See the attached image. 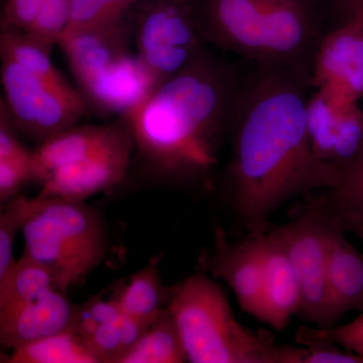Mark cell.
Segmentation results:
<instances>
[{"instance_id": "1", "label": "cell", "mask_w": 363, "mask_h": 363, "mask_svg": "<svg viewBox=\"0 0 363 363\" xmlns=\"http://www.w3.org/2000/svg\"><path fill=\"white\" fill-rule=\"evenodd\" d=\"M241 83L229 138L225 199L248 235L269 231L272 215L314 190H330L338 169L313 152L307 130L311 82L276 67L252 65Z\"/></svg>"}, {"instance_id": "2", "label": "cell", "mask_w": 363, "mask_h": 363, "mask_svg": "<svg viewBox=\"0 0 363 363\" xmlns=\"http://www.w3.org/2000/svg\"><path fill=\"white\" fill-rule=\"evenodd\" d=\"M245 75L203 47L124 116L138 156L164 180L208 183L230 136Z\"/></svg>"}, {"instance_id": "3", "label": "cell", "mask_w": 363, "mask_h": 363, "mask_svg": "<svg viewBox=\"0 0 363 363\" xmlns=\"http://www.w3.org/2000/svg\"><path fill=\"white\" fill-rule=\"evenodd\" d=\"M203 40L311 82L323 35L316 0H192Z\"/></svg>"}, {"instance_id": "4", "label": "cell", "mask_w": 363, "mask_h": 363, "mask_svg": "<svg viewBox=\"0 0 363 363\" xmlns=\"http://www.w3.org/2000/svg\"><path fill=\"white\" fill-rule=\"evenodd\" d=\"M167 308L189 362L292 363L293 346L279 345L264 329L242 326L220 286L204 272L171 286Z\"/></svg>"}, {"instance_id": "5", "label": "cell", "mask_w": 363, "mask_h": 363, "mask_svg": "<svg viewBox=\"0 0 363 363\" xmlns=\"http://www.w3.org/2000/svg\"><path fill=\"white\" fill-rule=\"evenodd\" d=\"M135 142L124 126H73L33 152L38 197L85 201L116 187L125 177Z\"/></svg>"}, {"instance_id": "6", "label": "cell", "mask_w": 363, "mask_h": 363, "mask_svg": "<svg viewBox=\"0 0 363 363\" xmlns=\"http://www.w3.org/2000/svg\"><path fill=\"white\" fill-rule=\"evenodd\" d=\"M21 231L23 255L45 267L62 292L82 284L106 255L104 222L85 201L37 196Z\"/></svg>"}, {"instance_id": "7", "label": "cell", "mask_w": 363, "mask_h": 363, "mask_svg": "<svg viewBox=\"0 0 363 363\" xmlns=\"http://www.w3.org/2000/svg\"><path fill=\"white\" fill-rule=\"evenodd\" d=\"M332 226L330 209L322 191L300 216L276 229L300 286L298 316L320 328H330L327 264Z\"/></svg>"}, {"instance_id": "8", "label": "cell", "mask_w": 363, "mask_h": 363, "mask_svg": "<svg viewBox=\"0 0 363 363\" xmlns=\"http://www.w3.org/2000/svg\"><path fill=\"white\" fill-rule=\"evenodd\" d=\"M131 35L136 55L162 84L181 71L204 47L192 0H145Z\"/></svg>"}, {"instance_id": "9", "label": "cell", "mask_w": 363, "mask_h": 363, "mask_svg": "<svg viewBox=\"0 0 363 363\" xmlns=\"http://www.w3.org/2000/svg\"><path fill=\"white\" fill-rule=\"evenodd\" d=\"M1 83V102L13 126L40 143L73 128L84 114V98L78 92L60 90L4 57Z\"/></svg>"}, {"instance_id": "10", "label": "cell", "mask_w": 363, "mask_h": 363, "mask_svg": "<svg viewBox=\"0 0 363 363\" xmlns=\"http://www.w3.org/2000/svg\"><path fill=\"white\" fill-rule=\"evenodd\" d=\"M307 130L313 152L339 173L363 145V111L358 102L315 89L307 100Z\"/></svg>"}, {"instance_id": "11", "label": "cell", "mask_w": 363, "mask_h": 363, "mask_svg": "<svg viewBox=\"0 0 363 363\" xmlns=\"http://www.w3.org/2000/svg\"><path fill=\"white\" fill-rule=\"evenodd\" d=\"M262 235L229 241L221 227L214 229L213 243L202 255L199 264L204 272L223 279L230 286L242 311L264 322V272Z\"/></svg>"}, {"instance_id": "12", "label": "cell", "mask_w": 363, "mask_h": 363, "mask_svg": "<svg viewBox=\"0 0 363 363\" xmlns=\"http://www.w3.org/2000/svg\"><path fill=\"white\" fill-rule=\"evenodd\" d=\"M311 85L350 101L363 99V14L324 32L313 64Z\"/></svg>"}, {"instance_id": "13", "label": "cell", "mask_w": 363, "mask_h": 363, "mask_svg": "<svg viewBox=\"0 0 363 363\" xmlns=\"http://www.w3.org/2000/svg\"><path fill=\"white\" fill-rule=\"evenodd\" d=\"M75 307L65 292L52 288L32 300L0 312V342L14 350L70 329Z\"/></svg>"}, {"instance_id": "14", "label": "cell", "mask_w": 363, "mask_h": 363, "mask_svg": "<svg viewBox=\"0 0 363 363\" xmlns=\"http://www.w3.org/2000/svg\"><path fill=\"white\" fill-rule=\"evenodd\" d=\"M157 86L138 55L130 51L105 66L81 88L98 111L124 116Z\"/></svg>"}, {"instance_id": "15", "label": "cell", "mask_w": 363, "mask_h": 363, "mask_svg": "<svg viewBox=\"0 0 363 363\" xmlns=\"http://www.w3.org/2000/svg\"><path fill=\"white\" fill-rule=\"evenodd\" d=\"M262 262L264 272V323L284 330L293 315L298 314L301 292L297 277L285 245L276 229L262 235Z\"/></svg>"}, {"instance_id": "16", "label": "cell", "mask_w": 363, "mask_h": 363, "mask_svg": "<svg viewBox=\"0 0 363 363\" xmlns=\"http://www.w3.org/2000/svg\"><path fill=\"white\" fill-rule=\"evenodd\" d=\"M130 26L123 21L104 28L64 32L58 44L82 86L113 60L130 52Z\"/></svg>"}, {"instance_id": "17", "label": "cell", "mask_w": 363, "mask_h": 363, "mask_svg": "<svg viewBox=\"0 0 363 363\" xmlns=\"http://www.w3.org/2000/svg\"><path fill=\"white\" fill-rule=\"evenodd\" d=\"M332 222L327 264L330 327L348 312L363 310V255L346 240L345 231Z\"/></svg>"}, {"instance_id": "18", "label": "cell", "mask_w": 363, "mask_h": 363, "mask_svg": "<svg viewBox=\"0 0 363 363\" xmlns=\"http://www.w3.org/2000/svg\"><path fill=\"white\" fill-rule=\"evenodd\" d=\"M157 262H152L131 274L111 296L124 314L145 324L154 321L171 294V286L162 285Z\"/></svg>"}, {"instance_id": "19", "label": "cell", "mask_w": 363, "mask_h": 363, "mask_svg": "<svg viewBox=\"0 0 363 363\" xmlns=\"http://www.w3.org/2000/svg\"><path fill=\"white\" fill-rule=\"evenodd\" d=\"M185 348L168 308H162L119 363H182Z\"/></svg>"}, {"instance_id": "20", "label": "cell", "mask_w": 363, "mask_h": 363, "mask_svg": "<svg viewBox=\"0 0 363 363\" xmlns=\"http://www.w3.org/2000/svg\"><path fill=\"white\" fill-rule=\"evenodd\" d=\"M9 363H100L87 344L71 329L13 350Z\"/></svg>"}, {"instance_id": "21", "label": "cell", "mask_w": 363, "mask_h": 363, "mask_svg": "<svg viewBox=\"0 0 363 363\" xmlns=\"http://www.w3.org/2000/svg\"><path fill=\"white\" fill-rule=\"evenodd\" d=\"M55 288L51 274L39 262L23 255L0 279V312L6 311Z\"/></svg>"}, {"instance_id": "22", "label": "cell", "mask_w": 363, "mask_h": 363, "mask_svg": "<svg viewBox=\"0 0 363 363\" xmlns=\"http://www.w3.org/2000/svg\"><path fill=\"white\" fill-rule=\"evenodd\" d=\"M332 220L338 226L363 221V145L352 161L340 172L336 187L324 191Z\"/></svg>"}, {"instance_id": "23", "label": "cell", "mask_w": 363, "mask_h": 363, "mask_svg": "<svg viewBox=\"0 0 363 363\" xmlns=\"http://www.w3.org/2000/svg\"><path fill=\"white\" fill-rule=\"evenodd\" d=\"M1 57L13 60L16 63L60 90L75 91L52 65L50 52L32 42L25 33L18 30H4L0 40Z\"/></svg>"}, {"instance_id": "24", "label": "cell", "mask_w": 363, "mask_h": 363, "mask_svg": "<svg viewBox=\"0 0 363 363\" xmlns=\"http://www.w3.org/2000/svg\"><path fill=\"white\" fill-rule=\"evenodd\" d=\"M149 326L123 313L100 325L85 342L100 363H119Z\"/></svg>"}, {"instance_id": "25", "label": "cell", "mask_w": 363, "mask_h": 363, "mask_svg": "<svg viewBox=\"0 0 363 363\" xmlns=\"http://www.w3.org/2000/svg\"><path fill=\"white\" fill-rule=\"evenodd\" d=\"M136 0H71L70 18L64 32L116 25Z\"/></svg>"}, {"instance_id": "26", "label": "cell", "mask_w": 363, "mask_h": 363, "mask_svg": "<svg viewBox=\"0 0 363 363\" xmlns=\"http://www.w3.org/2000/svg\"><path fill=\"white\" fill-rule=\"evenodd\" d=\"M35 207V198L16 196L6 203L0 214V279L6 276L16 264L13 245L18 231L23 230Z\"/></svg>"}, {"instance_id": "27", "label": "cell", "mask_w": 363, "mask_h": 363, "mask_svg": "<svg viewBox=\"0 0 363 363\" xmlns=\"http://www.w3.org/2000/svg\"><path fill=\"white\" fill-rule=\"evenodd\" d=\"M71 0H44L32 26L25 35L50 52L58 44L70 18Z\"/></svg>"}, {"instance_id": "28", "label": "cell", "mask_w": 363, "mask_h": 363, "mask_svg": "<svg viewBox=\"0 0 363 363\" xmlns=\"http://www.w3.org/2000/svg\"><path fill=\"white\" fill-rule=\"evenodd\" d=\"M296 340L303 344L302 363H363V358L350 351H341L337 345L325 337L319 327L301 326Z\"/></svg>"}, {"instance_id": "29", "label": "cell", "mask_w": 363, "mask_h": 363, "mask_svg": "<svg viewBox=\"0 0 363 363\" xmlns=\"http://www.w3.org/2000/svg\"><path fill=\"white\" fill-rule=\"evenodd\" d=\"M123 313L113 298L94 296L76 305L70 329L85 341L100 325L116 319Z\"/></svg>"}, {"instance_id": "30", "label": "cell", "mask_w": 363, "mask_h": 363, "mask_svg": "<svg viewBox=\"0 0 363 363\" xmlns=\"http://www.w3.org/2000/svg\"><path fill=\"white\" fill-rule=\"evenodd\" d=\"M33 152L0 160V202L1 204L18 196V191L32 181Z\"/></svg>"}, {"instance_id": "31", "label": "cell", "mask_w": 363, "mask_h": 363, "mask_svg": "<svg viewBox=\"0 0 363 363\" xmlns=\"http://www.w3.org/2000/svg\"><path fill=\"white\" fill-rule=\"evenodd\" d=\"M319 329L332 342L363 358V310L350 323Z\"/></svg>"}, {"instance_id": "32", "label": "cell", "mask_w": 363, "mask_h": 363, "mask_svg": "<svg viewBox=\"0 0 363 363\" xmlns=\"http://www.w3.org/2000/svg\"><path fill=\"white\" fill-rule=\"evenodd\" d=\"M43 1L44 0H9L2 20L4 30L26 32L35 20Z\"/></svg>"}, {"instance_id": "33", "label": "cell", "mask_w": 363, "mask_h": 363, "mask_svg": "<svg viewBox=\"0 0 363 363\" xmlns=\"http://www.w3.org/2000/svg\"><path fill=\"white\" fill-rule=\"evenodd\" d=\"M330 28L347 23L363 14V0H327Z\"/></svg>"}, {"instance_id": "34", "label": "cell", "mask_w": 363, "mask_h": 363, "mask_svg": "<svg viewBox=\"0 0 363 363\" xmlns=\"http://www.w3.org/2000/svg\"><path fill=\"white\" fill-rule=\"evenodd\" d=\"M339 227H341L344 231H350L355 234L360 240L363 241V221L350 222Z\"/></svg>"}]
</instances>
